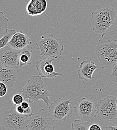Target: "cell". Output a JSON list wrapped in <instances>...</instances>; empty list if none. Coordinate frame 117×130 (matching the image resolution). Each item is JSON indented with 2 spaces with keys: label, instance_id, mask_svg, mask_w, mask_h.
Here are the masks:
<instances>
[{
  "label": "cell",
  "instance_id": "1",
  "mask_svg": "<svg viewBox=\"0 0 117 130\" xmlns=\"http://www.w3.org/2000/svg\"><path fill=\"white\" fill-rule=\"evenodd\" d=\"M95 50L102 69L113 67L117 64V29L102 35Z\"/></svg>",
  "mask_w": 117,
  "mask_h": 130
},
{
  "label": "cell",
  "instance_id": "2",
  "mask_svg": "<svg viewBox=\"0 0 117 130\" xmlns=\"http://www.w3.org/2000/svg\"><path fill=\"white\" fill-rule=\"evenodd\" d=\"M40 76H34L29 79L22 91L25 99H28L29 103H39L42 100L44 103L49 106L51 103L50 92L46 83Z\"/></svg>",
  "mask_w": 117,
  "mask_h": 130
},
{
  "label": "cell",
  "instance_id": "3",
  "mask_svg": "<svg viewBox=\"0 0 117 130\" xmlns=\"http://www.w3.org/2000/svg\"><path fill=\"white\" fill-rule=\"evenodd\" d=\"M117 14L116 11L109 5L99 6L92 13L91 22L94 31L101 36L107 32L114 24Z\"/></svg>",
  "mask_w": 117,
  "mask_h": 130
},
{
  "label": "cell",
  "instance_id": "4",
  "mask_svg": "<svg viewBox=\"0 0 117 130\" xmlns=\"http://www.w3.org/2000/svg\"><path fill=\"white\" fill-rule=\"evenodd\" d=\"M28 118L18 113L16 107L0 109V130H28Z\"/></svg>",
  "mask_w": 117,
  "mask_h": 130
},
{
  "label": "cell",
  "instance_id": "5",
  "mask_svg": "<svg viewBox=\"0 0 117 130\" xmlns=\"http://www.w3.org/2000/svg\"><path fill=\"white\" fill-rule=\"evenodd\" d=\"M36 45L40 52V56L46 58L58 59L64 50L62 39L55 37L53 34L42 36Z\"/></svg>",
  "mask_w": 117,
  "mask_h": 130
},
{
  "label": "cell",
  "instance_id": "6",
  "mask_svg": "<svg viewBox=\"0 0 117 130\" xmlns=\"http://www.w3.org/2000/svg\"><path fill=\"white\" fill-rule=\"evenodd\" d=\"M117 98L107 96L97 104V116L103 122H114L117 118Z\"/></svg>",
  "mask_w": 117,
  "mask_h": 130
},
{
  "label": "cell",
  "instance_id": "7",
  "mask_svg": "<svg viewBox=\"0 0 117 130\" xmlns=\"http://www.w3.org/2000/svg\"><path fill=\"white\" fill-rule=\"evenodd\" d=\"M71 101L67 98H59L51 103L48 111L55 121L62 122L71 116Z\"/></svg>",
  "mask_w": 117,
  "mask_h": 130
},
{
  "label": "cell",
  "instance_id": "8",
  "mask_svg": "<svg viewBox=\"0 0 117 130\" xmlns=\"http://www.w3.org/2000/svg\"><path fill=\"white\" fill-rule=\"evenodd\" d=\"M55 122L49 111L41 109L28 118V130H50Z\"/></svg>",
  "mask_w": 117,
  "mask_h": 130
},
{
  "label": "cell",
  "instance_id": "9",
  "mask_svg": "<svg viewBox=\"0 0 117 130\" xmlns=\"http://www.w3.org/2000/svg\"><path fill=\"white\" fill-rule=\"evenodd\" d=\"M74 112L78 118L92 123L97 116V104L90 99L83 98L74 106Z\"/></svg>",
  "mask_w": 117,
  "mask_h": 130
},
{
  "label": "cell",
  "instance_id": "10",
  "mask_svg": "<svg viewBox=\"0 0 117 130\" xmlns=\"http://www.w3.org/2000/svg\"><path fill=\"white\" fill-rule=\"evenodd\" d=\"M20 50L13 48L8 45L0 49V64L18 69L20 65Z\"/></svg>",
  "mask_w": 117,
  "mask_h": 130
},
{
  "label": "cell",
  "instance_id": "11",
  "mask_svg": "<svg viewBox=\"0 0 117 130\" xmlns=\"http://www.w3.org/2000/svg\"><path fill=\"white\" fill-rule=\"evenodd\" d=\"M55 59L45 57L36 62V68L39 76L42 78L53 79L63 75L55 72V67L52 63Z\"/></svg>",
  "mask_w": 117,
  "mask_h": 130
},
{
  "label": "cell",
  "instance_id": "12",
  "mask_svg": "<svg viewBox=\"0 0 117 130\" xmlns=\"http://www.w3.org/2000/svg\"><path fill=\"white\" fill-rule=\"evenodd\" d=\"M18 70L0 64V81L4 83L8 88L14 87L17 81Z\"/></svg>",
  "mask_w": 117,
  "mask_h": 130
},
{
  "label": "cell",
  "instance_id": "13",
  "mask_svg": "<svg viewBox=\"0 0 117 130\" xmlns=\"http://www.w3.org/2000/svg\"><path fill=\"white\" fill-rule=\"evenodd\" d=\"M98 67L90 60L84 61L81 63L78 71V76L81 80L89 81L93 79V75Z\"/></svg>",
  "mask_w": 117,
  "mask_h": 130
},
{
  "label": "cell",
  "instance_id": "14",
  "mask_svg": "<svg viewBox=\"0 0 117 130\" xmlns=\"http://www.w3.org/2000/svg\"><path fill=\"white\" fill-rule=\"evenodd\" d=\"M48 2L47 0H30L26 7L27 14L31 17L42 15L47 10Z\"/></svg>",
  "mask_w": 117,
  "mask_h": 130
},
{
  "label": "cell",
  "instance_id": "15",
  "mask_svg": "<svg viewBox=\"0 0 117 130\" xmlns=\"http://www.w3.org/2000/svg\"><path fill=\"white\" fill-rule=\"evenodd\" d=\"M32 44V42L29 37L23 31H20L13 35L8 45L13 48L21 50Z\"/></svg>",
  "mask_w": 117,
  "mask_h": 130
},
{
  "label": "cell",
  "instance_id": "16",
  "mask_svg": "<svg viewBox=\"0 0 117 130\" xmlns=\"http://www.w3.org/2000/svg\"><path fill=\"white\" fill-rule=\"evenodd\" d=\"M31 45H29L20 50L19 62L20 67L31 65L32 55L33 49Z\"/></svg>",
  "mask_w": 117,
  "mask_h": 130
},
{
  "label": "cell",
  "instance_id": "17",
  "mask_svg": "<svg viewBox=\"0 0 117 130\" xmlns=\"http://www.w3.org/2000/svg\"><path fill=\"white\" fill-rule=\"evenodd\" d=\"M91 124L92 123L79 119L73 122L71 129L73 130H89Z\"/></svg>",
  "mask_w": 117,
  "mask_h": 130
},
{
  "label": "cell",
  "instance_id": "18",
  "mask_svg": "<svg viewBox=\"0 0 117 130\" xmlns=\"http://www.w3.org/2000/svg\"><path fill=\"white\" fill-rule=\"evenodd\" d=\"M9 19L5 16L3 12L0 11V39L8 31Z\"/></svg>",
  "mask_w": 117,
  "mask_h": 130
},
{
  "label": "cell",
  "instance_id": "19",
  "mask_svg": "<svg viewBox=\"0 0 117 130\" xmlns=\"http://www.w3.org/2000/svg\"><path fill=\"white\" fill-rule=\"evenodd\" d=\"M17 32L15 29L8 30L7 32L0 39V49L8 45L13 35Z\"/></svg>",
  "mask_w": 117,
  "mask_h": 130
},
{
  "label": "cell",
  "instance_id": "20",
  "mask_svg": "<svg viewBox=\"0 0 117 130\" xmlns=\"http://www.w3.org/2000/svg\"><path fill=\"white\" fill-rule=\"evenodd\" d=\"M25 98L23 95L21 94L17 93L15 94L12 98V102L14 104V106L21 105L23 102L24 101Z\"/></svg>",
  "mask_w": 117,
  "mask_h": 130
},
{
  "label": "cell",
  "instance_id": "21",
  "mask_svg": "<svg viewBox=\"0 0 117 130\" xmlns=\"http://www.w3.org/2000/svg\"><path fill=\"white\" fill-rule=\"evenodd\" d=\"M8 92L7 86L3 82L0 81V98L5 96Z\"/></svg>",
  "mask_w": 117,
  "mask_h": 130
},
{
  "label": "cell",
  "instance_id": "22",
  "mask_svg": "<svg viewBox=\"0 0 117 130\" xmlns=\"http://www.w3.org/2000/svg\"><path fill=\"white\" fill-rule=\"evenodd\" d=\"M110 80L111 81L117 83V64L113 67L112 71L110 77Z\"/></svg>",
  "mask_w": 117,
  "mask_h": 130
},
{
  "label": "cell",
  "instance_id": "23",
  "mask_svg": "<svg viewBox=\"0 0 117 130\" xmlns=\"http://www.w3.org/2000/svg\"><path fill=\"white\" fill-rule=\"evenodd\" d=\"M33 114V110L31 108V107L30 106L28 108L24 110V112L23 115L28 118H30L32 116Z\"/></svg>",
  "mask_w": 117,
  "mask_h": 130
},
{
  "label": "cell",
  "instance_id": "24",
  "mask_svg": "<svg viewBox=\"0 0 117 130\" xmlns=\"http://www.w3.org/2000/svg\"><path fill=\"white\" fill-rule=\"evenodd\" d=\"M102 128L99 125L94 124H91L89 127V130H102Z\"/></svg>",
  "mask_w": 117,
  "mask_h": 130
},
{
  "label": "cell",
  "instance_id": "25",
  "mask_svg": "<svg viewBox=\"0 0 117 130\" xmlns=\"http://www.w3.org/2000/svg\"><path fill=\"white\" fill-rule=\"evenodd\" d=\"M16 107V110L18 113L20 114H24V109L23 108V107L21 106V105H17L15 106Z\"/></svg>",
  "mask_w": 117,
  "mask_h": 130
},
{
  "label": "cell",
  "instance_id": "26",
  "mask_svg": "<svg viewBox=\"0 0 117 130\" xmlns=\"http://www.w3.org/2000/svg\"><path fill=\"white\" fill-rule=\"evenodd\" d=\"M21 105V106L23 107V108L24 109V110H25V109H27V108H28L30 106L29 103L28 102H27V101H24V102H23L22 103Z\"/></svg>",
  "mask_w": 117,
  "mask_h": 130
},
{
  "label": "cell",
  "instance_id": "27",
  "mask_svg": "<svg viewBox=\"0 0 117 130\" xmlns=\"http://www.w3.org/2000/svg\"><path fill=\"white\" fill-rule=\"evenodd\" d=\"M106 130H117V126H113L111 125H109L106 128Z\"/></svg>",
  "mask_w": 117,
  "mask_h": 130
},
{
  "label": "cell",
  "instance_id": "28",
  "mask_svg": "<svg viewBox=\"0 0 117 130\" xmlns=\"http://www.w3.org/2000/svg\"><path fill=\"white\" fill-rule=\"evenodd\" d=\"M116 102H117V101H116Z\"/></svg>",
  "mask_w": 117,
  "mask_h": 130
},
{
  "label": "cell",
  "instance_id": "29",
  "mask_svg": "<svg viewBox=\"0 0 117 130\" xmlns=\"http://www.w3.org/2000/svg\"><path fill=\"white\" fill-rule=\"evenodd\" d=\"M116 12H117V10H116Z\"/></svg>",
  "mask_w": 117,
  "mask_h": 130
}]
</instances>
